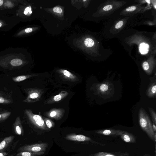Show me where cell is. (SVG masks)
<instances>
[{
	"instance_id": "obj_1",
	"label": "cell",
	"mask_w": 156,
	"mask_h": 156,
	"mask_svg": "<svg viewBox=\"0 0 156 156\" xmlns=\"http://www.w3.org/2000/svg\"><path fill=\"white\" fill-rule=\"evenodd\" d=\"M138 117L139 123L141 128L150 138L155 142L154 135L156 133L152 129V123L149 117L143 108H140L139 109Z\"/></svg>"
},
{
	"instance_id": "obj_2",
	"label": "cell",
	"mask_w": 156,
	"mask_h": 156,
	"mask_svg": "<svg viewBox=\"0 0 156 156\" xmlns=\"http://www.w3.org/2000/svg\"><path fill=\"white\" fill-rule=\"evenodd\" d=\"M47 143L36 144L31 145H28L19 147L17 150L18 152L28 151L31 152H37L45 151L48 147Z\"/></svg>"
},
{
	"instance_id": "obj_3",
	"label": "cell",
	"mask_w": 156,
	"mask_h": 156,
	"mask_svg": "<svg viewBox=\"0 0 156 156\" xmlns=\"http://www.w3.org/2000/svg\"><path fill=\"white\" fill-rule=\"evenodd\" d=\"M66 140L78 142L90 141L94 144L103 146L105 145L93 141L90 137L81 134H71L67 135L65 137Z\"/></svg>"
},
{
	"instance_id": "obj_4",
	"label": "cell",
	"mask_w": 156,
	"mask_h": 156,
	"mask_svg": "<svg viewBox=\"0 0 156 156\" xmlns=\"http://www.w3.org/2000/svg\"><path fill=\"white\" fill-rule=\"evenodd\" d=\"M124 132L121 130L109 128L97 130L95 132L98 134L117 136H120Z\"/></svg>"
},
{
	"instance_id": "obj_5",
	"label": "cell",
	"mask_w": 156,
	"mask_h": 156,
	"mask_svg": "<svg viewBox=\"0 0 156 156\" xmlns=\"http://www.w3.org/2000/svg\"><path fill=\"white\" fill-rule=\"evenodd\" d=\"M26 113L32 122L37 126L44 129V122L41 117L39 115H33L29 110L25 111Z\"/></svg>"
},
{
	"instance_id": "obj_6",
	"label": "cell",
	"mask_w": 156,
	"mask_h": 156,
	"mask_svg": "<svg viewBox=\"0 0 156 156\" xmlns=\"http://www.w3.org/2000/svg\"><path fill=\"white\" fill-rule=\"evenodd\" d=\"M120 136L123 141L126 143H134L136 141V138L133 134L125 131Z\"/></svg>"
},
{
	"instance_id": "obj_7",
	"label": "cell",
	"mask_w": 156,
	"mask_h": 156,
	"mask_svg": "<svg viewBox=\"0 0 156 156\" xmlns=\"http://www.w3.org/2000/svg\"><path fill=\"white\" fill-rule=\"evenodd\" d=\"M13 128L16 134L19 135H23V130L19 116L16 118L13 124Z\"/></svg>"
},
{
	"instance_id": "obj_8",
	"label": "cell",
	"mask_w": 156,
	"mask_h": 156,
	"mask_svg": "<svg viewBox=\"0 0 156 156\" xmlns=\"http://www.w3.org/2000/svg\"><path fill=\"white\" fill-rule=\"evenodd\" d=\"M14 136H10L5 137L0 143V152L4 151L12 142L14 138Z\"/></svg>"
},
{
	"instance_id": "obj_9",
	"label": "cell",
	"mask_w": 156,
	"mask_h": 156,
	"mask_svg": "<svg viewBox=\"0 0 156 156\" xmlns=\"http://www.w3.org/2000/svg\"><path fill=\"white\" fill-rule=\"evenodd\" d=\"M129 153L126 152L109 153L100 152L94 154L93 156H129Z\"/></svg>"
},
{
	"instance_id": "obj_10",
	"label": "cell",
	"mask_w": 156,
	"mask_h": 156,
	"mask_svg": "<svg viewBox=\"0 0 156 156\" xmlns=\"http://www.w3.org/2000/svg\"><path fill=\"white\" fill-rule=\"evenodd\" d=\"M44 153V152H31L28 151L19 152L16 156H39Z\"/></svg>"
},
{
	"instance_id": "obj_11",
	"label": "cell",
	"mask_w": 156,
	"mask_h": 156,
	"mask_svg": "<svg viewBox=\"0 0 156 156\" xmlns=\"http://www.w3.org/2000/svg\"><path fill=\"white\" fill-rule=\"evenodd\" d=\"M149 45L147 43L142 42L139 45V49L140 53L142 55L147 54L149 51Z\"/></svg>"
},
{
	"instance_id": "obj_12",
	"label": "cell",
	"mask_w": 156,
	"mask_h": 156,
	"mask_svg": "<svg viewBox=\"0 0 156 156\" xmlns=\"http://www.w3.org/2000/svg\"><path fill=\"white\" fill-rule=\"evenodd\" d=\"M156 85L155 82L153 83L148 89L147 95L149 97H152L156 96Z\"/></svg>"
},
{
	"instance_id": "obj_13",
	"label": "cell",
	"mask_w": 156,
	"mask_h": 156,
	"mask_svg": "<svg viewBox=\"0 0 156 156\" xmlns=\"http://www.w3.org/2000/svg\"><path fill=\"white\" fill-rule=\"evenodd\" d=\"M109 84L108 83H103L100 85L98 87V90L100 92L105 94L107 93L110 90Z\"/></svg>"
},
{
	"instance_id": "obj_14",
	"label": "cell",
	"mask_w": 156,
	"mask_h": 156,
	"mask_svg": "<svg viewBox=\"0 0 156 156\" xmlns=\"http://www.w3.org/2000/svg\"><path fill=\"white\" fill-rule=\"evenodd\" d=\"M30 75H21L13 77L12 80L15 82L23 81L30 77Z\"/></svg>"
},
{
	"instance_id": "obj_15",
	"label": "cell",
	"mask_w": 156,
	"mask_h": 156,
	"mask_svg": "<svg viewBox=\"0 0 156 156\" xmlns=\"http://www.w3.org/2000/svg\"><path fill=\"white\" fill-rule=\"evenodd\" d=\"M12 101L7 97L0 95V104H10L12 102Z\"/></svg>"
},
{
	"instance_id": "obj_16",
	"label": "cell",
	"mask_w": 156,
	"mask_h": 156,
	"mask_svg": "<svg viewBox=\"0 0 156 156\" xmlns=\"http://www.w3.org/2000/svg\"><path fill=\"white\" fill-rule=\"evenodd\" d=\"M23 63L22 60L19 58H15L11 60L10 65L13 66H18L21 65Z\"/></svg>"
},
{
	"instance_id": "obj_17",
	"label": "cell",
	"mask_w": 156,
	"mask_h": 156,
	"mask_svg": "<svg viewBox=\"0 0 156 156\" xmlns=\"http://www.w3.org/2000/svg\"><path fill=\"white\" fill-rule=\"evenodd\" d=\"M11 113L10 112H5L0 113V122L6 119L10 116Z\"/></svg>"
},
{
	"instance_id": "obj_18",
	"label": "cell",
	"mask_w": 156,
	"mask_h": 156,
	"mask_svg": "<svg viewBox=\"0 0 156 156\" xmlns=\"http://www.w3.org/2000/svg\"><path fill=\"white\" fill-rule=\"evenodd\" d=\"M85 45L88 47H91L94 46V43L93 40L90 38H86L84 41Z\"/></svg>"
},
{
	"instance_id": "obj_19",
	"label": "cell",
	"mask_w": 156,
	"mask_h": 156,
	"mask_svg": "<svg viewBox=\"0 0 156 156\" xmlns=\"http://www.w3.org/2000/svg\"><path fill=\"white\" fill-rule=\"evenodd\" d=\"M33 30V29L32 28L30 27L27 28L24 30H22L20 31L17 34V36H20L23 35L25 33H30L32 32Z\"/></svg>"
},
{
	"instance_id": "obj_20",
	"label": "cell",
	"mask_w": 156,
	"mask_h": 156,
	"mask_svg": "<svg viewBox=\"0 0 156 156\" xmlns=\"http://www.w3.org/2000/svg\"><path fill=\"white\" fill-rule=\"evenodd\" d=\"M150 113L152 116L153 122L156 124V113L155 111L152 108H149Z\"/></svg>"
},
{
	"instance_id": "obj_21",
	"label": "cell",
	"mask_w": 156,
	"mask_h": 156,
	"mask_svg": "<svg viewBox=\"0 0 156 156\" xmlns=\"http://www.w3.org/2000/svg\"><path fill=\"white\" fill-rule=\"evenodd\" d=\"M53 11L55 12L59 13H61L62 11V10L61 8L57 6L54 7L53 8Z\"/></svg>"
},
{
	"instance_id": "obj_22",
	"label": "cell",
	"mask_w": 156,
	"mask_h": 156,
	"mask_svg": "<svg viewBox=\"0 0 156 156\" xmlns=\"http://www.w3.org/2000/svg\"><path fill=\"white\" fill-rule=\"evenodd\" d=\"M123 23V22L122 21H119L115 25V28L117 29L120 28L122 26Z\"/></svg>"
},
{
	"instance_id": "obj_23",
	"label": "cell",
	"mask_w": 156,
	"mask_h": 156,
	"mask_svg": "<svg viewBox=\"0 0 156 156\" xmlns=\"http://www.w3.org/2000/svg\"><path fill=\"white\" fill-rule=\"evenodd\" d=\"M136 9V6H132L127 8L126 9V10L127 12H131L134 11Z\"/></svg>"
},
{
	"instance_id": "obj_24",
	"label": "cell",
	"mask_w": 156,
	"mask_h": 156,
	"mask_svg": "<svg viewBox=\"0 0 156 156\" xmlns=\"http://www.w3.org/2000/svg\"><path fill=\"white\" fill-rule=\"evenodd\" d=\"M46 124L47 126L49 128H51L52 127V123L49 120H47L46 121Z\"/></svg>"
},
{
	"instance_id": "obj_25",
	"label": "cell",
	"mask_w": 156,
	"mask_h": 156,
	"mask_svg": "<svg viewBox=\"0 0 156 156\" xmlns=\"http://www.w3.org/2000/svg\"><path fill=\"white\" fill-rule=\"evenodd\" d=\"M112 7V5H107L104 7L103 9L105 11H108L111 9Z\"/></svg>"
},
{
	"instance_id": "obj_26",
	"label": "cell",
	"mask_w": 156,
	"mask_h": 156,
	"mask_svg": "<svg viewBox=\"0 0 156 156\" xmlns=\"http://www.w3.org/2000/svg\"><path fill=\"white\" fill-rule=\"evenodd\" d=\"M62 98L60 94L54 96V100L56 101H60Z\"/></svg>"
},
{
	"instance_id": "obj_27",
	"label": "cell",
	"mask_w": 156,
	"mask_h": 156,
	"mask_svg": "<svg viewBox=\"0 0 156 156\" xmlns=\"http://www.w3.org/2000/svg\"><path fill=\"white\" fill-rule=\"evenodd\" d=\"M29 12L30 14L32 12V11H31V7L30 8L28 7L25 9L24 12V13L26 15L28 14Z\"/></svg>"
},
{
	"instance_id": "obj_28",
	"label": "cell",
	"mask_w": 156,
	"mask_h": 156,
	"mask_svg": "<svg viewBox=\"0 0 156 156\" xmlns=\"http://www.w3.org/2000/svg\"><path fill=\"white\" fill-rule=\"evenodd\" d=\"M63 73L65 76L68 77H69L71 75V73L66 70H64Z\"/></svg>"
},
{
	"instance_id": "obj_29",
	"label": "cell",
	"mask_w": 156,
	"mask_h": 156,
	"mask_svg": "<svg viewBox=\"0 0 156 156\" xmlns=\"http://www.w3.org/2000/svg\"><path fill=\"white\" fill-rule=\"evenodd\" d=\"M152 129L154 132L156 133V126L155 124L153 122L152 124Z\"/></svg>"
},
{
	"instance_id": "obj_30",
	"label": "cell",
	"mask_w": 156,
	"mask_h": 156,
	"mask_svg": "<svg viewBox=\"0 0 156 156\" xmlns=\"http://www.w3.org/2000/svg\"><path fill=\"white\" fill-rule=\"evenodd\" d=\"M56 114V113L55 111L52 112L50 114V116L51 117L55 116Z\"/></svg>"
},
{
	"instance_id": "obj_31",
	"label": "cell",
	"mask_w": 156,
	"mask_h": 156,
	"mask_svg": "<svg viewBox=\"0 0 156 156\" xmlns=\"http://www.w3.org/2000/svg\"><path fill=\"white\" fill-rule=\"evenodd\" d=\"M8 154L4 152H0V156H5Z\"/></svg>"
},
{
	"instance_id": "obj_32",
	"label": "cell",
	"mask_w": 156,
	"mask_h": 156,
	"mask_svg": "<svg viewBox=\"0 0 156 156\" xmlns=\"http://www.w3.org/2000/svg\"><path fill=\"white\" fill-rule=\"evenodd\" d=\"M4 1L2 0H0V6L3 5Z\"/></svg>"
},
{
	"instance_id": "obj_33",
	"label": "cell",
	"mask_w": 156,
	"mask_h": 156,
	"mask_svg": "<svg viewBox=\"0 0 156 156\" xmlns=\"http://www.w3.org/2000/svg\"><path fill=\"white\" fill-rule=\"evenodd\" d=\"M2 25H3V23H2V22H1L0 21V27H2Z\"/></svg>"
},
{
	"instance_id": "obj_34",
	"label": "cell",
	"mask_w": 156,
	"mask_h": 156,
	"mask_svg": "<svg viewBox=\"0 0 156 156\" xmlns=\"http://www.w3.org/2000/svg\"><path fill=\"white\" fill-rule=\"evenodd\" d=\"M144 156H151L149 154H145Z\"/></svg>"
},
{
	"instance_id": "obj_35",
	"label": "cell",
	"mask_w": 156,
	"mask_h": 156,
	"mask_svg": "<svg viewBox=\"0 0 156 156\" xmlns=\"http://www.w3.org/2000/svg\"><path fill=\"white\" fill-rule=\"evenodd\" d=\"M9 156H13V154H11Z\"/></svg>"
},
{
	"instance_id": "obj_36",
	"label": "cell",
	"mask_w": 156,
	"mask_h": 156,
	"mask_svg": "<svg viewBox=\"0 0 156 156\" xmlns=\"http://www.w3.org/2000/svg\"><path fill=\"white\" fill-rule=\"evenodd\" d=\"M1 109H2V108H0V111H1Z\"/></svg>"
},
{
	"instance_id": "obj_37",
	"label": "cell",
	"mask_w": 156,
	"mask_h": 156,
	"mask_svg": "<svg viewBox=\"0 0 156 156\" xmlns=\"http://www.w3.org/2000/svg\"><path fill=\"white\" fill-rule=\"evenodd\" d=\"M155 156H156L155 155Z\"/></svg>"
}]
</instances>
